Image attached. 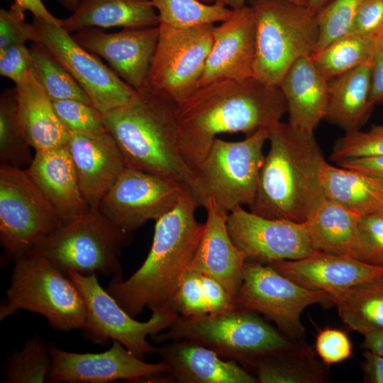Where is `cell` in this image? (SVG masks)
Wrapping results in <instances>:
<instances>
[{
    "instance_id": "cell-1",
    "label": "cell",
    "mask_w": 383,
    "mask_h": 383,
    "mask_svg": "<svg viewBox=\"0 0 383 383\" xmlns=\"http://www.w3.org/2000/svg\"><path fill=\"white\" fill-rule=\"evenodd\" d=\"M177 111L182 149L194 169L217 135L240 132L248 136L260 128L269 129L280 122L287 106L278 86L251 77L200 87L177 103Z\"/></svg>"
},
{
    "instance_id": "cell-2",
    "label": "cell",
    "mask_w": 383,
    "mask_h": 383,
    "mask_svg": "<svg viewBox=\"0 0 383 383\" xmlns=\"http://www.w3.org/2000/svg\"><path fill=\"white\" fill-rule=\"evenodd\" d=\"M199 205L184 186L176 205L155 223L152 245L128 279L112 277L107 292L132 317L144 309H172L176 292L200 244L205 224L195 217Z\"/></svg>"
},
{
    "instance_id": "cell-3",
    "label": "cell",
    "mask_w": 383,
    "mask_h": 383,
    "mask_svg": "<svg viewBox=\"0 0 383 383\" xmlns=\"http://www.w3.org/2000/svg\"><path fill=\"white\" fill-rule=\"evenodd\" d=\"M107 131L116 142L126 167L163 176L187 186L195 177L182 149L177 103L145 86L126 104L103 113Z\"/></svg>"
},
{
    "instance_id": "cell-4",
    "label": "cell",
    "mask_w": 383,
    "mask_h": 383,
    "mask_svg": "<svg viewBox=\"0 0 383 383\" xmlns=\"http://www.w3.org/2000/svg\"><path fill=\"white\" fill-rule=\"evenodd\" d=\"M268 131L270 149L250 211L304 223L326 199L321 176L326 161L313 133L281 121Z\"/></svg>"
},
{
    "instance_id": "cell-5",
    "label": "cell",
    "mask_w": 383,
    "mask_h": 383,
    "mask_svg": "<svg viewBox=\"0 0 383 383\" xmlns=\"http://www.w3.org/2000/svg\"><path fill=\"white\" fill-rule=\"evenodd\" d=\"M157 343L189 340L226 360L251 366L260 357L289 349L292 341L255 312L235 305L200 316H179L166 330L151 337Z\"/></svg>"
},
{
    "instance_id": "cell-6",
    "label": "cell",
    "mask_w": 383,
    "mask_h": 383,
    "mask_svg": "<svg viewBox=\"0 0 383 383\" xmlns=\"http://www.w3.org/2000/svg\"><path fill=\"white\" fill-rule=\"evenodd\" d=\"M131 240L132 233L115 226L98 207H90L79 218L37 241L28 254L46 258L67 275L75 270L123 277L121 257Z\"/></svg>"
},
{
    "instance_id": "cell-7",
    "label": "cell",
    "mask_w": 383,
    "mask_h": 383,
    "mask_svg": "<svg viewBox=\"0 0 383 383\" xmlns=\"http://www.w3.org/2000/svg\"><path fill=\"white\" fill-rule=\"evenodd\" d=\"M269 131L260 128L240 141L216 138L204 159L193 169L192 195L199 206L209 201L226 213L252 204L264 162L263 146Z\"/></svg>"
},
{
    "instance_id": "cell-8",
    "label": "cell",
    "mask_w": 383,
    "mask_h": 383,
    "mask_svg": "<svg viewBox=\"0 0 383 383\" xmlns=\"http://www.w3.org/2000/svg\"><path fill=\"white\" fill-rule=\"evenodd\" d=\"M0 320L26 310L43 316L59 331L81 330L87 308L73 281L46 258L27 254L14 262Z\"/></svg>"
},
{
    "instance_id": "cell-9",
    "label": "cell",
    "mask_w": 383,
    "mask_h": 383,
    "mask_svg": "<svg viewBox=\"0 0 383 383\" xmlns=\"http://www.w3.org/2000/svg\"><path fill=\"white\" fill-rule=\"evenodd\" d=\"M255 20L254 77L278 86L291 66L312 54L318 40L316 15L288 0H248Z\"/></svg>"
},
{
    "instance_id": "cell-10",
    "label": "cell",
    "mask_w": 383,
    "mask_h": 383,
    "mask_svg": "<svg viewBox=\"0 0 383 383\" xmlns=\"http://www.w3.org/2000/svg\"><path fill=\"white\" fill-rule=\"evenodd\" d=\"M85 302L87 317L81 329L85 338L96 344L116 340L140 359L155 351L148 338L168 328L179 315L172 309L152 311L144 322L130 316L98 282L96 274L84 275L70 270Z\"/></svg>"
},
{
    "instance_id": "cell-11",
    "label": "cell",
    "mask_w": 383,
    "mask_h": 383,
    "mask_svg": "<svg viewBox=\"0 0 383 383\" xmlns=\"http://www.w3.org/2000/svg\"><path fill=\"white\" fill-rule=\"evenodd\" d=\"M234 303L268 318L293 342L304 336L305 328L301 321L303 311L313 304L333 301L326 292L301 286L268 263L246 260Z\"/></svg>"
},
{
    "instance_id": "cell-12",
    "label": "cell",
    "mask_w": 383,
    "mask_h": 383,
    "mask_svg": "<svg viewBox=\"0 0 383 383\" xmlns=\"http://www.w3.org/2000/svg\"><path fill=\"white\" fill-rule=\"evenodd\" d=\"M60 222L25 169L0 168V243L15 262Z\"/></svg>"
},
{
    "instance_id": "cell-13",
    "label": "cell",
    "mask_w": 383,
    "mask_h": 383,
    "mask_svg": "<svg viewBox=\"0 0 383 383\" xmlns=\"http://www.w3.org/2000/svg\"><path fill=\"white\" fill-rule=\"evenodd\" d=\"M159 38L146 86L177 103L199 87L213 45V23L178 28L159 24Z\"/></svg>"
},
{
    "instance_id": "cell-14",
    "label": "cell",
    "mask_w": 383,
    "mask_h": 383,
    "mask_svg": "<svg viewBox=\"0 0 383 383\" xmlns=\"http://www.w3.org/2000/svg\"><path fill=\"white\" fill-rule=\"evenodd\" d=\"M37 41L67 70L102 113L121 106L135 90L78 44L60 25L33 17Z\"/></svg>"
},
{
    "instance_id": "cell-15",
    "label": "cell",
    "mask_w": 383,
    "mask_h": 383,
    "mask_svg": "<svg viewBox=\"0 0 383 383\" xmlns=\"http://www.w3.org/2000/svg\"><path fill=\"white\" fill-rule=\"evenodd\" d=\"M184 186L163 176L126 167L97 207L115 226L132 233L170 211Z\"/></svg>"
},
{
    "instance_id": "cell-16",
    "label": "cell",
    "mask_w": 383,
    "mask_h": 383,
    "mask_svg": "<svg viewBox=\"0 0 383 383\" xmlns=\"http://www.w3.org/2000/svg\"><path fill=\"white\" fill-rule=\"evenodd\" d=\"M227 228L232 241L247 260H298L316 252L305 223L268 218L238 206L228 213Z\"/></svg>"
},
{
    "instance_id": "cell-17",
    "label": "cell",
    "mask_w": 383,
    "mask_h": 383,
    "mask_svg": "<svg viewBox=\"0 0 383 383\" xmlns=\"http://www.w3.org/2000/svg\"><path fill=\"white\" fill-rule=\"evenodd\" d=\"M48 348L52 360L48 382H144L168 371L163 362H146L116 340H112L111 348L99 353L68 352L54 343L49 344Z\"/></svg>"
},
{
    "instance_id": "cell-18",
    "label": "cell",
    "mask_w": 383,
    "mask_h": 383,
    "mask_svg": "<svg viewBox=\"0 0 383 383\" xmlns=\"http://www.w3.org/2000/svg\"><path fill=\"white\" fill-rule=\"evenodd\" d=\"M72 37L84 48L104 58L135 91L146 86L157 45L159 26L126 28L111 33L87 28L74 33Z\"/></svg>"
},
{
    "instance_id": "cell-19",
    "label": "cell",
    "mask_w": 383,
    "mask_h": 383,
    "mask_svg": "<svg viewBox=\"0 0 383 383\" xmlns=\"http://www.w3.org/2000/svg\"><path fill=\"white\" fill-rule=\"evenodd\" d=\"M255 39V20L249 5L233 10L228 19L214 26L212 48L199 87L219 80L254 77Z\"/></svg>"
},
{
    "instance_id": "cell-20",
    "label": "cell",
    "mask_w": 383,
    "mask_h": 383,
    "mask_svg": "<svg viewBox=\"0 0 383 383\" xmlns=\"http://www.w3.org/2000/svg\"><path fill=\"white\" fill-rule=\"evenodd\" d=\"M267 263L301 286L326 292L333 304L353 287L383 277V267L319 251L301 259Z\"/></svg>"
},
{
    "instance_id": "cell-21",
    "label": "cell",
    "mask_w": 383,
    "mask_h": 383,
    "mask_svg": "<svg viewBox=\"0 0 383 383\" xmlns=\"http://www.w3.org/2000/svg\"><path fill=\"white\" fill-rule=\"evenodd\" d=\"M168 367L167 373L151 382L179 383H256L238 362L224 360L211 349L189 340L162 343L155 351Z\"/></svg>"
},
{
    "instance_id": "cell-22",
    "label": "cell",
    "mask_w": 383,
    "mask_h": 383,
    "mask_svg": "<svg viewBox=\"0 0 383 383\" xmlns=\"http://www.w3.org/2000/svg\"><path fill=\"white\" fill-rule=\"evenodd\" d=\"M66 146L84 198L89 207H97L126 168L116 142L108 131L96 135L69 133Z\"/></svg>"
},
{
    "instance_id": "cell-23",
    "label": "cell",
    "mask_w": 383,
    "mask_h": 383,
    "mask_svg": "<svg viewBox=\"0 0 383 383\" xmlns=\"http://www.w3.org/2000/svg\"><path fill=\"white\" fill-rule=\"evenodd\" d=\"M25 170L52 208L61 226L79 218L90 209L67 146L36 151Z\"/></svg>"
},
{
    "instance_id": "cell-24",
    "label": "cell",
    "mask_w": 383,
    "mask_h": 383,
    "mask_svg": "<svg viewBox=\"0 0 383 383\" xmlns=\"http://www.w3.org/2000/svg\"><path fill=\"white\" fill-rule=\"evenodd\" d=\"M205 228L189 270L218 281L234 301L241 285L245 255L235 245L227 228L228 213L209 201Z\"/></svg>"
},
{
    "instance_id": "cell-25",
    "label": "cell",
    "mask_w": 383,
    "mask_h": 383,
    "mask_svg": "<svg viewBox=\"0 0 383 383\" xmlns=\"http://www.w3.org/2000/svg\"><path fill=\"white\" fill-rule=\"evenodd\" d=\"M279 87L287 102L288 123L297 131L313 134L326 116L328 81L310 55L301 57L291 66Z\"/></svg>"
},
{
    "instance_id": "cell-26",
    "label": "cell",
    "mask_w": 383,
    "mask_h": 383,
    "mask_svg": "<svg viewBox=\"0 0 383 383\" xmlns=\"http://www.w3.org/2000/svg\"><path fill=\"white\" fill-rule=\"evenodd\" d=\"M15 85L18 116L31 148L36 152L66 146L69 133L32 72Z\"/></svg>"
},
{
    "instance_id": "cell-27",
    "label": "cell",
    "mask_w": 383,
    "mask_h": 383,
    "mask_svg": "<svg viewBox=\"0 0 383 383\" xmlns=\"http://www.w3.org/2000/svg\"><path fill=\"white\" fill-rule=\"evenodd\" d=\"M160 19L150 0H80L61 26L68 33L87 28H138L158 26Z\"/></svg>"
},
{
    "instance_id": "cell-28",
    "label": "cell",
    "mask_w": 383,
    "mask_h": 383,
    "mask_svg": "<svg viewBox=\"0 0 383 383\" xmlns=\"http://www.w3.org/2000/svg\"><path fill=\"white\" fill-rule=\"evenodd\" d=\"M372 57L357 67L328 81L325 120L345 132L359 130L374 106L370 101Z\"/></svg>"
},
{
    "instance_id": "cell-29",
    "label": "cell",
    "mask_w": 383,
    "mask_h": 383,
    "mask_svg": "<svg viewBox=\"0 0 383 383\" xmlns=\"http://www.w3.org/2000/svg\"><path fill=\"white\" fill-rule=\"evenodd\" d=\"M324 196L360 216L383 211V181L357 170L325 162L321 176Z\"/></svg>"
},
{
    "instance_id": "cell-30",
    "label": "cell",
    "mask_w": 383,
    "mask_h": 383,
    "mask_svg": "<svg viewBox=\"0 0 383 383\" xmlns=\"http://www.w3.org/2000/svg\"><path fill=\"white\" fill-rule=\"evenodd\" d=\"M360 216L326 198L304 222L313 248L355 257Z\"/></svg>"
},
{
    "instance_id": "cell-31",
    "label": "cell",
    "mask_w": 383,
    "mask_h": 383,
    "mask_svg": "<svg viewBox=\"0 0 383 383\" xmlns=\"http://www.w3.org/2000/svg\"><path fill=\"white\" fill-rule=\"evenodd\" d=\"M309 348L301 345L264 355L251 367L260 383H319L325 372Z\"/></svg>"
},
{
    "instance_id": "cell-32",
    "label": "cell",
    "mask_w": 383,
    "mask_h": 383,
    "mask_svg": "<svg viewBox=\"0 0 383 383\" xmlns=\"http://www.w3.org/2000/svg\"><path fill=\"white\" fill-rule=\"evenodd\" d=\"M382 277L353 287L335 303L345 325L363 335L383 329Z\"/></svg>"
},
{
    "instance_id": "cell-33",
    "label": "cell",
    "mask_w": 383,
    "mask_h": 383,
    "mask_svg": "<svg viewBox=\"0 0 383 383\" xmlns=\"http://www.w3.org/2000/svg\"><path fill=\"white\" fill-rule=\"evenodd\" d=\"M20 121L14 89L0 97V168L26 169L33 156Z\"/></svg>"
},
{
    "instance_id": "cell-34",
    "label": "cell",
    "mask_w": 383,
    "mask_h": 383,
    "mask_svg": "<svg viewBox=\"0 0 383 383\" xmlns=\"http://www.w3.org/2000/svg\"><path fill=\"white\" fill-rule=\"evenodd\" d=\"M377 43V40L346 35L310 57L320 72L330 81L369 60Z\"/></svg>"
},
{
    "instance_id": "cell-35",
    "label": "cell",
    "mask_w": 383,
    "mask_h": 383,
    "mask_svg": "<svg viewBox=\"0 0 383 383\" xmlns=\"http://www.w3.org/2000/svg\"><path fill=\"white\" fill-rule=\"evenodd\" d=\"M30 51L32 74L52 101L75 99L92 104L77 81L43 45L33 42Z\"/></svg>"
},
{
    "instance_id": "cell-36",
    "label": "cell",
    "mask_w": 383,
    "mask_h": 383,
    "mask_svg": "<svg viewBox=\"0 0 383 383\" xmlns=\"http://www.w3.org/2000/svg\"><path fill=\"white\" fill-rule=\"evenodd\" d=\"M157 11L160 23L178 28L225 21L233 10L219 2L199 0H150Z\"/></svg>"
},
{
    "instance_id": "cell-37",
    "label": "cell",
    "mask_w": 383,
    "mask_h": 383,
    "mask_svg": "<svg viewBox=\"0 0 383 383\" xmlns=\"http://www.w3.org/2000/svg\"><path fill=\"white\" fill-rule=\"evenodd\" d=\"M51 364L48 345L38 335H35L10 357L6 380L9 383L47 382Z\"/></svg>"
},
{
    "instance_id": "cell-38",
    "label": "cell",
    "mask_w": 383,
    "mask_h": 383,
    "mask_svg": "<svg viewBox=\"0 0 383 383\" xmlns=\"http://www.w3.org/2000/svg\"><path fill=\"white\" fill-rule=\"evenodd\" d=\"M362 1L331 0L316 14L318 36L313 52L348 34Z\"/></svg>"
},
{
    "instance_id": "cell-39",
    "label": "cell",
    "mask_w": 383,
    "mask_h": 383,
    "mask_svg": "<svg viewBox=\"0 0 383 383\" xmlns=\"http://www.w3.org/2000/svg\"><path fill=\"white\" fill-rule=\"evenodd\" d=\"M383 155V126L372 125L368 131L345 132L334 143L331 160H345Z\"/></svg>"
},
{
    "instance_id": "cell-40",
    "label": "cell",
    "mask_w": 383,
    "mask_h": 383,
    "mask_svg": "<svg viewBox=\"0 0 383 383\" xmlns=\"http://www.w3.org/2000/svg\"><path fill=\"white\" fill-rule=\"evenodd\" d=\"M57 118L68 133L87 135L107 131L103 113L92 104L75 99L52 101Z\"/></svg>"
},
{
    "instance_id": "cell-41",
    "label": "cell",
    "mask_w": 383,
    "mask_h": 383,
    "mask_svg": "<svg viewBox=\"0 0 383 383\" xmlns=\"http://www.w3.org/2000/svg\"><path fill=\"white\" fill-rule=\"evenodd\" d=\"M355 257L383 267V211L360 216Z\"/></svg>"
},
{
    "instance_id": "cell-42",
    "label": "cell",
    "mask_w": 383,
    "mask_h": 383,
    "mask_svg": "<svg viewBox=\"0 0 383 383\" xmlns=\"http://www.w3.org/2000/svg\"><path fill=\"white\" fill-rule=\"evenodd\" d=\"M171 309L179 316L185 317L209 313L199 273L191 270L187 271L176 292Z\"/></svg>"
},
{
    "instance_id": "cell-43",
    "label": "cell",
    "mask_w": 383,
    "mask_h": 383,
    "mask_svg": "<svg viewBox=\"0 0 383 383\" xmlns=\"http://www.w3.org/2000/svg\"><path fill=\"white\" fill-rule=\"evenodd\" d=\"M24 12L15 2L9 9H0V50L26 41H37L35 28L26 21Z\"/></svg>"
},
{
    "instance_id": "cell-44",
    "label": "cell",
    "mask_w": 383,
    "mask_h": 383,
    "mask_svg": "<svg viewBox=\"0 0 383 383\" xmlns=\"http://www.w3.org/2000/svg\"><path fill=\"white\" fill-rule=\"evenodd\" d=\"M315 348L318 356L327 365L341 362L353 353L348 335L342 330L330 327L318 331Z\"/></svg>"
},
{
    "instance_id": "cell-45",
    "label": "cell",
    "mask_w": 383,
    "mask_h": 383,
    "mask_svg": "<svg viewBox=\"0 0 383 383\" xmlns=\"http://www.w3.org/2000/svg\"><path fill=\"white\" fill-rule=\"evenodd\" d=\"M383 31V0H363L347 35L378 40Z\"/></svg>"
},
{
    "instance_id": "cell-46",
    "label": "cell",
    "mask_w": 383,
    "mask_h": 383,
    "mask_svg": "<svg viewBox=\"0 0 383 383\" xmlns=\"http://www.w3.org/2000/svg\"><path fill=\"white\" fill-rule=\"evenodd\" d=\"M31 71V53L25 43L0 50V74L15 84L27 77Z\"/></svg>"
},
{
    "instance_id": "cell-47",
    "label": "cell",
    "mask_w": 383,
    "mask_h": 383,
    "mask_svg": "<svg viewBox=\"0 0 383 383\" xmlns=\"http://www.w3.org/2000/svg\"><path fill=\"white\" fill-rule=\"evenodd\" d=\"M200 280L209 313L221 312L235 305L232 297L218 281L201 274Z\"/></svg>"
},
{
    "instance_id": "cell-48",
    "label": "cell",
    "mask_w": 383,
    "mask_h": 383,
    "mask_svg": "<svg viewBox=\"0 0 383 383\" xmlns=\"http://www.w3.org/2000/svg\"><path fill=\"white\" fill-rule=\"evenodd\" d=\"M370 101L374 106L383 102V49L378 43L372 56Z\"/></svg>"
},
{
    "instance_id": "cell-49",
    "label": "cell",
    "mask_w": 383,
    "mask_h": 383,
    "mask_svg": "<svg viewBox=\"0 0 383 383\" xmlns=\"http://www.w3.org/2000/svg\"><path fill=\"white\" fill-rule=\"evenodd\" d=\"M339 167L359 171L383 181V155L345 160Z\"/></svg>"
},
{
    "instance_id": "cell-50",
    "label": "cell",
    "mask_w": 383,
    "mask_h": 383,
    "mask_svg": "<svg viewBox=\"0 0 383 383\" xmlns=\"http://www.w3.org/2000/svg\"><path fill=\"white\" fill-rule=\"evenodd\" d=\"M363 357L362 370L364 373V382L383 383V357L368 350L363 353Z\"/></svg>"
},
{
    "instance_id": "cell-51",
    "label": "cell",
    "mask_w": 383,
    "mask_h": 383,
    "mask_svg": "<svg viewBox=\"0 0 383 383\" xmlns=\"http://www.w3.org/2000/svg\"><path fill=\"white\" fill-rule=\"evenodd\" d=\"M25 11L31 12L33 17L48 23L61 25V19L54 16L45 7L41 0H15Z\"/></svg>"
},
{
    "instance_id": "cell-52",
    "label": "cell",
    "mask_w": 383,
    "mask_h": 383,
    "mask_svg": "<svg viewBox=\"0 0 383 383\" xmlns=\"http://www.w3.org/2000/svg\"><path fill=\"white\" fill-rule=\"evenodd\" d=\"M362 348L383 357V329L365 334Z\"/></svg>"
},
{
    "instance_id": "cell-53",
    "label": "cell",
    "mask_w": 383,
    "mask_h": 383,
    "mask_svg": "<svg viewBox=\"0 0 383 383\" xmlns=\"http://www.w3.org/2000/svg\"><path fill=\"white\" fill-rule=\"evenodd\" d=\"M206 4L219 2L233 10L240 9L245 5L247 0H199ZM293 3L308 7V0H288Z\"/></svg>"
},
{
    "instance_id": "cell-54",
    "label": "cell",
    "mask_w": 383,
    "mask_h": 383,
    "mask_svg": "<svg viewBox=\"0 0 383 383\" xmlns=\"http://www.w3.org/2000/svg\"><path fill=\"white\" fill-rule=\"evenodd\" d=\"M331 0H308V8L315 15Z\"/></svg>"
},
{
    "instance_id": "cell-55",
    "label": "cell",
    "mask_w": 383,
    "mask_h": 383,
    "mask_svg": "<svg viewBox=\"0 0 383 383\" xmlns=\"http://www.w3.org/2000/svg\"><path fill=\"white\" fill-rule=\"evenodd\" d=\"M59 3L67 10L74 11L78 6L80 0H57Z\"/></svg>"
},
{
    "instance_id": "cell-56",
    "label": "cell",
    "mask_w": 383,
    "mask_h": 383,
    "mask_svg": "<svg viewBox=\"0 0 383 383\" xmlns=\"http://www.w3.org/2000/svg\"><path fill=\"white\" fill-rule=\"evenodd\" d=\"M377 43L383 49V31L377 40Z\"/></svg>"
},
{
    "instance_id": "cell-57",
    "label": "cell",
    "mask_w": 383,
    "mask_h": 383,
    "mask_svg": "<svg viewBox=\"0 0 383 383\" xmlns=\"http://www.w3.org/2000/svg\"><path fill=\"white\" fill-rule=\"evenodd\" d=\"M383 278V277H382Z\"/></svg>"
}]
</instances>
